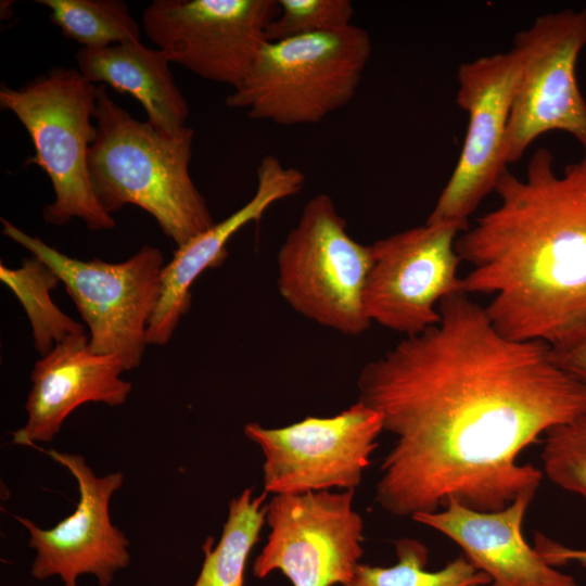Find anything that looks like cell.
Returning <instances> with one entry per match:
<instances>
[{
  "instance_id": "1",
  "label": "cell",
  "mask_w": 586,
  "mask_h": 586,
  "mask_svg": "<svg viewBox=\"0 0 586 586\" xmlns=\"http://www.w3.org/2000/svg\"><path fill=\"white\" fill-rule=\"evenodd\" d=\"M437 308L438 323L405 336L357 380L358 400L395 436L375 499L397 517L451 499L497 511L536 493L543 472L519 455L586 413V386L552 361L547 343L502 335L462 291Z\"/></svg>"
},
{
  "instance_id": "2",
  "label": "cell",
  "mask_w": 586,
  "mask_h": 586,
  "mask_svg": "<svg viewBox=\"0 0 586 586\" xmlns=\"http://www.w3.org/2000/svg\"><path fill=\"white\" fill-rule=\"evenodd\" d=\"M494 192L498 205L456 241L472 265L462 291L494 294L486 313L509 339L557 346L586 332V151L559 174L539 148Z\"/></svg>"
},
{
  "instance_id": "3",
  "label": "cell",
  "mask_w": 586,
  "mask_h": 586,
  "mask_svg": "<svg viewBox=\"0 0 586 586\" xmlns=\"http://www.w3.org/2000/svg\"><path fill=\"white\" fill-rule=\"evenodd\" d=\"M94 124L89 176L110 215L136 205L156 220L177 247L215 224L190 175V127L167 137L115 103L104 85L98 87Z\"/></svg>"
},
{
  "instance_id": "4",
  "label": "cell",
  "mask_w": 586,
  "mask_h": 586,
  "mask_svg": "<svg viewBox=\"0 0 586 586\" xmlns=\"http://www.w3.org/2000/svg\"><path fill=\"white\" fill-rule=\"evenodd\" d=\"M371 51L369 34L354 24L267 41L226 103L257 120L317 124L354 98Z\"/></svg>"
},
{
  "instance_id": "5",
  "label": "cell",
  "mask_w": 586,
  "mask_h": 586,
  "mask_svg": "<svg viewBox=\"0 0 586 586\" xmlns=\"http://www.w3.org/2000/svg\"><path fill=\"white\" fill-rule=\"evenodd\" d=\"M98 87L78 69L54 67L18 89L1 84L0 106L27 130L38 165L50 178L54 201L44 221L63 226L81 219L92 231L110 230L115 219L99 203L89 176L88 155L95 137Z\"/></svg>"
},
{
  "instance_id": "6",
  "label": "cell",
  "mask_w": 586,
  "mask_h": 586,
  "mask_svg": "<svg viewBox=\"0 0 586 586\" xmlns=\"http://www.w3.org/2000/svg\"><path fill=\"white\" fill-rule=\"evenodd\" d=\"M4 235L24 246L58 275L89 329V345L138 368L157 307L165 266L160 249L143 245L120 263L71 257L1 218Z\"/></svg>"
},
{
  "instance_id": "7",
  "label": "cell",
  "mask_w": 586,
  "mask_h": 586,
  "mask_svg": "<svg viewBox=\"0 0 586 586\" xmlns=\"http://www.w3.org/2000/svg\"><path fill=\"white\" fill-rule=\"evenodd\" d=\"M278 289L300 315L345 335L370 327L362 293L370 245L355 241L328 194H316L278 252Z\"/></svg>"
},
{
  "instance_id": "8",
  "label": "cell",
  "mask_w": 586,
  "mask_h": 586,
  "mask_svg": "<svg viewBox=\"0 0 586 586\" xmlns=\"http://www.w3.org/2000/svg\"><path fill=\"white\" fill-rule=\"evenodd\" d=\"M585 47L586 9L543 14L514 36L520 73L505 141L507 165L552 130L571 135L586 151V100L576 78Z\"/></svg>"
},
{
  "instance_id": "9",
  "label": "cell",
  "mask_w": 586,
  "mask_h": 586,
  "mask_svg": "<svg viewBox=\"0 0 586 586\" xmlns=\"http://www.w3.org/2000/svg\"><path fill=\"white\" fill-rule=\"evenodd\" d=\"M382 431L381 415L360 400L334 416H310L281 428L244 425L264 456V492L272 495L355 491Z\"/></svg>"
},
{
  "instance_id": "10",
  "label": "cell",
  "mask_w": 586,
  "mask_h": 586,
  "mask_svg": "<svg viewBox=\"0 0 586 586\" xmlns=\"http://www.w3.org/2000/svg\"><path fill=\"white\" fill-rule=\"evenodd\" d=\"M355 491L273 495L266 504L267 540L253 563L265 578L282 573L292 586L347 583L364 555V520Z\"/></svg>"
},
{
  "instance_id": "11",
  "label": "cell",
  "mask_w": 586,
  "mask_h": 586,
  "mask_svg": "<svg viewBox=\"0 0 586 586\" xmlns=\"http://www.w3.org/2000/svg\"><path fill=\"white\" fill-rule=\"evenodd\" d=\"M462 231L457 224L425 221L372 243L362 293L370 322L405 336L438 323V303L462 291L461 259L456 252Z\"/></svg>"
},
{
  "instance_id": "12",
  "label": "cell",
  "mask_w": 586,
  "mask_h": 586,
  "mask_svg": "<svg viewBox=\"0 0 586 586\" xmlns=\"http://www.w3.org/2000/svg\"><path fill=\"white\" fill-rule=\"evenodd\" d=\"M278 11L276 0H154L142 25L170 62L234 89L268 41Z\"/></svg>"
},
{
  "instance_id": "13",
  "label": "cell",
  "mask_w": 586,
  "mask_h": 586,
  "mask_svg": "<svg viewBox=\"0 0 586 586\" xmlns=\"http://www.w3.org/2000/svg\"><path fill=\"white\" fill-rule=\"evenodd\" d=\"M519 73L513 48L458 66L456 102L467 113L468 126L457 164L428 222L468 229L469 217L508 169L505 141Z\"/></svg>"
},
{
  "instance_id": "14",
  "label": "cell",
  "mask_w": 586,
  "mask_h": 586,
  "mask_svg": "<svg viewBox=\"0 0 586 586\" xmlns=\"http://www.w3.org/2000/svg\"><path fill=\"white\" fill-rule=\"evenodd\" d=\"M75 477L79 491L76 510L52 528L15 517L28 531L36 550L31 576L44 581L60 576L63 586H77L80 575H93L100 586H110L115 574L130 561L129 540L111 522L110 501L124 482L122 472L94 474L82 456L47 451Z\"/></svg>"
},
{
  "instance_id": "15",
  "label": "cell",
  "mask_w": 586,
  "mask_h": 586,
  "mask_svg": "<svg viewBox=\"0 0 586 586\" xmlns=\"http://www.w3.org/2000/svg\"><path fill=\"white\" fill-rule=\"evenodd\" d=\"M535 494L523 493L497 511L474 510L451 499L443 510L411 519L456 543L466 559L488 576V586H578L524 539L522 523Z\"/></svg>"
},
{
  "instance_id": "16",
  "label": "cell",
  "mask_w": 586,
  "mask_h": 586,
  "mask_svg": "<svg viewBox=\"0 0 586 586\" xmlns=\"http://www.w3.org/2000/svg\"><path fill=\"white\" fill-rule=\"evenodd\" d=\"M124 371L117 357L92 351L87 334L55 345L35 364L25 405L27 421L13 433V443L51 442L66 418L86 403L123 405L132 388L122 378Z\"/></svg>"
},
{
  "instance_id": "17",
  "label": "cell",
  "mask_w": 586,
  "mask_h": 586,
  "mask_svg": "<svg viewBox=\"0 0 586 586\" xmlns=\"http://www.w3.org/2000/svg\"><path fill=\"white\" fill-rule=\"evenodd\" d=\"M304 174L265 156L257 167L253 196L238 211L178 246L162 273L161 296L148 329V344L166 345L191 304V286L208 268L227 257V244L243 227L258 222L277 202L294 196L304 187Z\"/></svg>"
},
{
  "instance_id": "18",
  "label": "cell",
  "mask_w": 586,
  "mask_h": 586,
  "mask_svg": "<svg viewBox=\"0 0 586 586\" xmlns=\"http://www.w3.org/2000/svg\"><path fill=\"white\" fill-rule=\"evenodd\" d=\"M77 69L90 82L110 86L131 94L148 115V123L167 137L187 128L189 105L176 85L170 60L160 49L138 42L81 48L76 53Z\"/></svg>"
},
{
  "instance_id": "19",
  "label": "cell",
  "mask_w": 586,
  "mask_h": 586,
  "mask_svg": "<svg viewBox=\"0 0 586 586\" xmlns=\"http://www.w3.org/2000/svg\"><path fill=\"white\" fill-rule=\"evenodd\" d=\"M267 495L254 496L247 487L229 501L221 536L214 547L203 545L204 560L192 586H244L249 556L266 523Z\"/></svg>"
},
{
  "instance_id": "20",
  "label": "cell",
  "mask_w": 586,
  "mask_h": 586,
  "mask_svg": "<svg viewBox=\"0 0 586 586\" xmlns=\"http://www.w3.org/2000/svg\"><path fill=\"white\" fill-rule=\"evenodd\" d=\"M0 280L16 296L30 322L35 349L44 356L55 345L73 336L86 335L85 327L63 313L51 291L61 282L58 275L36 256L17 268L1 263Z\"/></svg>"
},
{
  "instance_id": "21",
  "label": "cell",
  "mask_w": 586,
  "mask_h": 586,
  "mask_svg": "<svg viewBox=\"0 0 586 586\" xmlns=\"http://www.w3.org/2000/svg\"><path fill=\"white\" fill-rule=\"evenodd\" d=\"M397 560L391 566L359 563L353 577L339 586H484L488 576L464 556L436 571L426 569L429 551L418 539L404 537L395 544Z\"/></svg>"
},
{
  "instance_id": "22",
  "label": "cell",
  "mask_w": 586,
  "mask_h": 586,
  "mask_svg": "<svg viewBox=\"0 0 586 586\" xmlns=\"http://www.w3.org/2000/svg\"><path fill=\"white\" fill-rule=\"evenodd\" d=\"M63 35L82 48L140 41V27L120 0H37Z\"/></svg>"
},
{
  "instance_id": "23",
  "label": "cell",
  "mask_w": 586,
  "mask_h": 586,
  "mask_svg": "<svg viewBox=\"0 0 586 586\" xmlns=\"http://www.w3.org/2000/svg\"><path fill=\"white\" fill-rule=\"evenodd\" d=\"M542 462L553 484L586 502V413L546 433Z\"/></svg>"
},
{
  "instance_id": "24",
  "label": "cell",
  "mask_w": 586,
  "mask_h": 586,
  "mask_svg": "<svg viewBox=\"0 0 586 586\" xmlns=\"http://www.w3.org/2000/svg\"><path fill=\"white\" fill-rule=\"evenodd\" d=\"M279 11L267 28V40L333 31L352 25L348 0H279Z\"/></svg>"
},
{
  "instance_id": "25",
  "label": "cell",
  "mask_w": 586,
  "mask_h": 586,
  "mask_svg": "<svg viewBox=\"0 0 586 586\" xmlns=\"http://www.w3.org/2000/svg\"><path fill=\"white\" fill-rule=\"evenodd\" d=\"M552 361L586 386V332L557 346H550Z\"/></svg>"
},
{
  "instance_id": "26",
  "label": "cell",
  "mask_w": 586,
  "mask_h": 586,
  "mask_svg": "<svg viewBox=\"0 0 586 586\" xmlns=\"http://www.w3.org/2000/svg\"><path fill=\"white\" fill-rule=\"evenodd\" d=\"M535 549L550 565L556 566L568 562H578L586 565V549H574L563 546L542 533L535 534Z\"/></svg>"
}]
</instances>
